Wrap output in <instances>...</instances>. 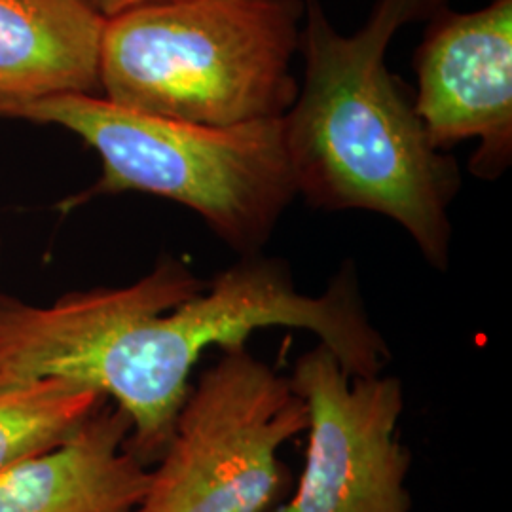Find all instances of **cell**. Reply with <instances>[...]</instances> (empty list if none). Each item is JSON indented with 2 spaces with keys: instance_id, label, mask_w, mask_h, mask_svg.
I'll return each mask as SVG.
<instances>
[{
  "instance_id": "obj_5",
  "label": "cell",
  "mask_w": 512,
  "mask_h": 512,
  "mask_svg": "<svg viewBox=\"0 0 512 512\" xmlns=\"http://www.w3.org/2000/svg\"><path fill=\"white\" fill-rule=\"evenodd\" d=\"M289 382L306 404L310 440L293 497L272 512H410L412 456L397 437L401 380L349 376L319 344L296 361Z\"/></svg>"
},
{
  "instance_id": "obj_9",
  "label": "cell",
  "mask_w": 512,
  "mask_h": 512,
  "mask_svg": "<svg viewBox=\"0 0 512 512\" xmlns=\"http://www.w3.org/2000/svg\"><path fill=\"white\" fill-rule=\"evenodd\" d=\"M107 403L101 391L61 378L0 389V471L63 446Z\"/></svg>"
},
{
  "instance_id": "obj_3",
  "label": "cell",
  "mask_w": 512,
  "mask_h": 512,
  "mask_svg": "<svg viewBox=\"0 0 512 512\" xmlns=\"http://www.w3.org/2000/svg\"><path fill=\"white\" fill-rule=\"evenodd\" d=\"M0 116L69 129L97 152L101 179L73 205L124 192L158 196L194 211L239 256L262 253L296 198L283 116L215 128L90 93L0 107Z\"/></svg>"
},
{
  "instance_id": "obj_11",
  "label": "cell",
  "mask_w": 512,
  "mask_h": 512,
  "mask_svg": "<svg viewBox=\"0 0 512 512\" xmlns=\"http://www.w3.org/2000/svg\"><path fill=\"white\" fill-rule=\"evenodd\" d=\"M440 2H442V0H440Z\"/></svg>"
},
{
  "instance_id": "obj_2",
  "label": "cell",
  "mask_w": 512,
  "mask_h": 512,
  "mask_svg": "<svg viewBox=\"0 0 512 512\" xmlns=\"http://www.w3.org/2000/svg\"><path fill=\"white\" fill-rule=\"evenodd\" d=\"M304 0H160L107 18L101 97L232 128L293 107Z\"/></svg>"
},
{
  "instance_id": "obj_1",
  "label": "cell",
  "mask_w": 512,
  "mask_h": 512,
  "mask_svg": "<svg viewBox=\"0 0 512 512\" xmlns=\"http://www.w3.org/2000/svg\"><path fill=\"white\" fill-rule=\"evenodd\" d=\"M439 4L378 0L365 25L344 35L321 0H304V71L283 116V143L296 196L317 209L368 211L397 222L427 264L444 272L458 165L431 145L387 67L393 38Z\"/></svg>"
},
{
  "instance_id": "obj_7",
  "label": "cell",
  "mask_w": 512,
  "mask_h": 512,
  "mask_svg": "<svg viewBox=\"0 0 512 512\" xmlns=\"http://www.w3.org/2000/svg\"><path fill=\"white\" fill-rule=\"evenodd\" d=\"M128 416L107 403L73 439L0 471V512H137L150 471L126 442Z\"/></svg>"
},
{
  "instance_id": "obj_4",
  "label": "cell",
  "mask_w": 512,
  "mask_h": 512,
  "mask_svg": "<svg viewBox=\"0 0 512 512\" xmlns=\"http://www.w3.org/2000/svg\"><path fill=\"white\" fill-rule=\"evenodd\" d=\"M306 429L291 382L228 349L188 389L137 512H272L289 478L279 450Z\"/></svg>"
},
{
  "instance_id": "obj_6",
  "label": "cell",
  "mask_w": 512,
  "mask_h": 512,
  "mask_svg": "<svg viewBox=\"0 0 512 512\" xmlns=\"http://www.w3.org/2000/svg\"><path fill=\"white\" fill-rule=\"evenodd\" d=\"M414 109L431 145L478 141L469 171L494 181L512 158V0L440 12L414 55Z\"/></svg>"
},
{
  "instance_id": "obj_8",
  "label": "cell",
  "mask_w": 512,
  "mask_h": 512,
  "mask_svg": "<svg viewBox=\"0 0 512 512\" xmlns=\"http://www.w3.org/2000/svg\"><path fill=\"white\" fill-rule=\"evenodd\" d=\"M105 25L93 0H0V107L99 95Z\"/></svg>"
},
{
  "instance_id": "obj_10",
  "label": "cell",
  "mask_w": 512,
  "mask_h": 512,
  "mask_svg": "<svg viewBox=\"0 0 512 512\" xmlns=\"http://www.w3.org/2000/svg\"><path fill=\"white\" fill-rule=\"evenodd\" d=\"M148 2H160V0H93L95 8L105 16V18H112L120 12H126L129 8L141 6V4H148Z\"/></svg>"
}]
</instances>
